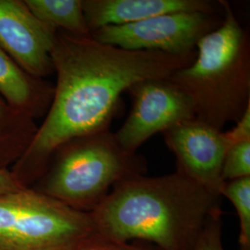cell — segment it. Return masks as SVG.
<instances>
[{
	"instance_id": "obj_4",
	"label": "cell",
	"mask_w": 250,
	"mask_h": 250,
	"mask_svg": "<svg viewBox=\"0 0 250 250\" xmlns=\"http://www.w3.org/2000/svg\"><path fill=\"white\" fill-rule=\"evenodd\" d=\"M39 192L91 212L118 183L145 174L143 157L124 150L109 130L72 139L57 151Z\"/></svg>"
},
{
	"instance_id": "obj_7",
	"label": "cell",
	"mask_w": 250,
	"mask_h": 250,
	"mask_svg": "<svg viewBox=\"0 0 250 250\" xmlns=\"http://www.w3.org/2000/svg\"><path fill=\"white\" fill-rule=\"evenodd\" d=\"M128 92L133 107L114 134L126 152L136 153L154 134H162L173 125L196 118L190 99L168 78L138 82Z\"/></svg>"
},
{
	"instance_id": "obj_11",
	"label": "cell",
	"mask_w": 250,
	"mask_h": 250,
	"mask_svg": "<svg viewBox=\"0 0 250 250\" xmlns=\"http://www.w3.org/2000/svg\"><path fill=\"white\" fill-rule=\"evenodd\" d=\"M0 94L8 105L19 112L31 117L32 112L53 96L37 86L30 75L23 72L5 51L0 48Z\"/></svg>"
},
{
	"instance_id": "obj_15",
	"label": "cell",
	"mask_w": 250,
	"mask_h": 250,
	"mask_svg": "<svg viewBox=\"0 0 250 250\" xmlns=\"http://www.w3.org/2000/svg\"><path fill=\"white\" fill-rule=\"evenodd\" d=\"M250 176V140L232 145L225 154L222 180L229 182Z\"/></svg>"
},
{
	"instance_id": "obj_12",
	"label": "cell",
	"mask_w": 250,
	"mask_h": 250,
	"mask_svg": "<svg viewBox=\"0 0 250 250\" xmlns=\"http://www.w3.org/2000/svg\"><path fill=\"white\" fill-rule=\"evenodd\" d=\"M28 9L41 21L79 37H91L81 0H25Z\"/></svg>"
},
{
	"instance_id": "obj_6",
	"label": "cell",
	"mask_w": 250,
	"mask_h": 250,
	"mask_svg": "<svg viewBox=\"0 0 250 250\" xmlns=\"http://www.w3.org/2000/svg\"><path fill=\"white\" fill-rule=\"evenodd\" d=\"M219 13L200 11L172 12L125 25L93 31V39L102 44L132 51L170 55L196 52L197 43L223 22Z\"/></svg>"
},
{
	"instance_id": "obj_2",
	"label": "cell",
	"mask_w": 250,
	"mask_h": 250,
	"mask_svg": "<svg viewBox=\"0 0 250 250\" xmlns=\"http://www.w3.org/2000/svg\"><path fill=\"white\" fill-rule=\"evenodd\" d=\"M221 197L177 171L135 175L118 183L90 213L97 234L143 242L160 250H192Z\"/></svg>"
},
{
	"instance_id": "obj_3",
	"label": "cell",
	"mask_w": 250,
	"mask_h": 250,
	"mask_svg": "<svg viewBox=\"0 0 250 250\" xmlns=\"http://www.w3.org/2000/svg\"><path fill=\"white\" fill-rule=\"evenodd\" d=\"M218 2L223 22L197 43L194 62L168 79L190 99L196 119L223 130L250 106V39L230 3Z\"/></svg>"
},
{
	"instance_id": "obj_16",
	"label": "cell",
	"mask_w": 250,
	"mask_h": 250,
	"mask_svg": "<svg viewBox=\"0 0 250 250\" xmlns=\"http://www.w3.org/2000/svg\"><path fill=\"white\" fill-rule=\"evenodd\" d=\"M222 215L223 211H219L209 218L192 250H226L223 243Z\"/></svg>"
},
{
	"instance_id": "obj_18",
	"label": "cell",
	"mask_w": 250,
	"mask_h": 250,
	"mask_svg": "<svg viewBox=\"0 0 250 250\" xmlns=\"http://www.w3.org/2000/svg\"><path fill=\"white\" fill-rule=\"evenodd\" d=\"M25 188L13 172L0 168V195L16 192Z\"/></svg>"
},
{
	"instance_id": "obj_17",
	"label": "cell",
	"mask_w": 250,
	"mask_h": 250,
	"mask_svg": "<svg viewBox=\"0 0 250 250\" xmlns=\"http://www.w3.org/2000/svg\"><path fill=\"white\" fill-rule=\"evenodd\" d=\"M75 250H160L143 242H118L96 234Z\"/></svg>"
},
{
	"instance_id": "obj_10",
	"label": "cell",
	"mask_w": 250,
	"mask_h": 250,
	"mask_svg": "<svg viewBox=\"0 0 250 250\" xmlns=\"http://www.w3.org/2000/svg\"><path fill=\"white\" fill-rule=\"evenodd\" d=\"M90 32L131 24L172 12L223 11L219 2L208 0H84L82 1Z\"/></svg>"
},
{
	"instance_id": "obj_1",
	"label": "cell",
	"mask_w": 250,
	"mask_h": 250,
	"mask_svg": "<svg viewBox=\"0 0 250 250\" xmlns=\"http://www.w3.org/2000/svg\"><path fill=\"white\" fill-rule=\"evenodd\" d=\"M50 57L57 73L52 103L22 152L16 176L22 170L26 177L39 174L64 144L109 130L124 92L141 81L169 78L193 62L196 52L132 51L62 31Z\"/></svg>"
},
{
	"instance_id": "obj_13",
	"label": "cell",
	"mask_w": 250,
	"mask_h": 250,
	"mask_svg": "<svg viewBox=\"0 0 250 250\" xmlns=\"http://www.w3.org/2000/svg\"><path fill=\"white\" fill-rule=\"evenodd\" d=\"M36 130H33L30 117L9 107L0 99V159L27 147Z\"/></svg>"
},
{
	"instance_id": "obj_8",
	"label": "cell",
	"mask_w": 250,
	"mask_h": 250,
	"mask_svg": "<svg viewBox=\"0 0 250 250\" xmlns=\"http://www.w3.org/2000/svg\"><path fill=\"white\" fill-rule=\"evenodd\" d=\"M162 134L176 157V171L220 196L224 184L222 180L224 157L232 145L227 132L194 118L173 125Z\"/></svg>"
},
{
	"instance_id": "obj_5",
	"label": "cell",
	"mask_w": 250,
	"mask_h": 250,
	"mask_svg": "<svg viewBox=\"0 0 250 250\" xmlns=\"http://www.w3.org/2000/svg\"><path fill=\"white\" fill-rule=\"evenodd\" d=\"M96 234L90 212L39 191L0 195V250H75Z\"/></svg>"
},
{
	"instance_id": "obj_9",
	"label": "cell",
	"mask_w": 250,
	"mask_h": 250,
	"mask_svg": "<svg viewBox=\"0 0 250 250\" xmlns=\"http://www.w3.org/2000/svg\"><path fill=\"white\" fill-rule=\"evenodd\" d=\"M57 33L24 1L0 0V48L28 75L39 78L54 71L50 54Z\"/></svg>"
},
{
	"instance_id": "obj_14",
	"label": "cell",
	"mask_w": 250,
	"mask_h": 250,
	"mask_svg": "<svg viewBox=\"0 0 250 250\" xmlns=\"http://www.w3.org/2000/svg\"><path fill=\"white\" fill-rule=\"evenodd\" d=\"M220 196L234 206L238 216L239 250H250V176L225 182Z\"/></svg>"
}]
</instances>
